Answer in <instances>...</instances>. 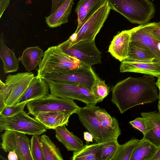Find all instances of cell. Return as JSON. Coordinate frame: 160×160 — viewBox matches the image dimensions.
Listing matches in <instances>:
<instances>
[{
    "instance_id": "cell-43",
    "label": "cell",
    "mask_w": 160,
    "mask_h": 160,
    "mask_svg": "<svg viewBox=\"0 0 160 160\" xmlns=\"http://www.w3.org/2000/svg\"><path fill=\"white\" fill-rule=\"evenodd\" d=\"M159 22V23H160V21Z\"/></svg>"
},
{
    "instance_id": "cell-6",
    "label": "cell",
    "mask_w": 160,
    "mask_h": 160,
    "mask_svg": "<svg viewBox=\"0 0 160 160\" xmlns=\"http://www.w3.org/2000/svg\"><path fill=\"white\" fill-rule=\"evenodd\" d=\"M26 106L33 116L41 112H64L76 113L81 107L73 100L58 97L50 94L43 98L29 101Z\"/></svg>"
},
{
    "instance_id": "cell-2",
    "label": "cell",
    "mask_w": 160,
    "mask_h": 160,
    "mask_svg": "<svg viewBox=\"0 0 160 160\" xmlns=\"http://www.w3.org/2000/svg\"><path fill=\"white\" fill-rule=\"evenodd\" d=\"M111 8L133 23H149L155 14L153 3L149 0H107Z\"/></svg>"
},
{
    "instance_id": "cell-12",
    "label": "cell",
    "mask_w": 160,
    "mask_h": 160,
    "mask_svg": "<svg viewBox=\"0 0 160 160\" xmlns=\"http://www.w3.org/2000/svg\"><path fill=\"white\" fill-rule=\"evenodd\" d=\"M34 77L32 72H28L9 75L6 77L5 82L10 85L11 89L5 107L11 106L17 103L26 92Z\"/></svg>"
},
{
    "instance_id": "cell-5",
    "label": "cell",
    "mask_w": 160,
    "mask_h": 160,
    "mask_svg": "<svg viewBox=\"0 0 160 160\" xmlns=\"http://www.w3.org/2000/svg\"><path fill=\"white\" fill-rule=\"evenodd\" d=\"M58 46L64 52L76 58L86 66L92 67L102 62L101 53L97 48L95 40L72 43L68 39Z\"/></svg>"
},
{
    "instance_id": "cell-37",
    "label": "cell",
    "mask_w": 160,
    "mask_h": 160,
    "mask_svg": "<svg viewBox=\"0 0 160 160\" xmlns=\"http://www.w3.org/2000/svg\"><path fill=\"white\" fill-rule=\"evenodd\" d=\"M66 0H52L50 14L53 13Z\"/></svg>"
},
{
    "instance_id": "cell-35",
    "label": "cell",
    "mask_w": 160,
    "mask_h": 160,
    "mask_svg": "<svg viewBox=\"0 0 160 160\" xmlns=\"http://www.w3.org/2000/svg\"><path fill=\"white\" fill-rule=\"evenodd\" d=\"M147 24L150 32L160 41V23L159 22L149 23Z\"/></svg>"
},
{
    "instance_id": "cell-19",
    "label": "cell",
    "mask_w": 160,
    "mask_h": 160,
    "mask_svg": "<svg viewBox=\"0 0 160 160\" xmlns=\"http://www.w3.org/2000/svg\"><path fill=\"white\" fill-rule=\"evenodd\" d=\"M72 112H41L36 114L34 118L45 125L48 129H55L64 125L68 126Z\"/></svg>"
},
{
    "instance_id": "cell-39",
    "label": "cell",
    "mask_w": 160,
    "mask_h": 160,
    "mask_svg": "<svg viewBox=\"0 0 160 160\" xmlns=\"http://www.w3.org/2000/svg\"><path fill=\"white\" fill-rule=\"evenodd\" d=\"M8 160H18L17 153L14 151H11L8 153Z\"/></svg>"
},
{
    "instance_id": "cell-38",
    "label": "cell",
    "mask_w": 160,
    "mask_h": 160,
    "mask_svg": "<svg viewBox=\"0 0 160 160\" xmlns=\"http://www.w3.org/2000/svg\"><path fill=\"white\" fill-rule=\"evenodd\" d=\"M83 137L84 140L87 142H92L93 138L92 135L89 132H83Z\"/></svg>"
},
{
    "instance_id": "cell-11",
    "label": "cell",
    "mask_w": 160,
    "mask_h": 160,
    "mask_svg": "<svg viewBox=\"0 0 160 160\" xmlns=\"http://www.w3.org/2000/svg\"><path fill=\"white\" fill-rule=\"evenodd\" d=\"M95 106L86 105L81 108L77 114L81 122L93 136L95 143L101 144L114 139L105 131L96 118Z\"/></svg>"
},
{
    "instance_id": "cell-27",
    "label": "cell",
    "mask_w": 160,
    "mask_h": 160,
    "mask_svg": "<svg viewBox=\"0 0 160 160\" xmlns=\"http://www.w3.org/2000/svg\"><path fill=\"white\" fill-rule=\"evenodd\" d=\"M121 146L118 139L100 144L98 152V160H113Z\"/></svg>"
},
{
    "instance_id": "cell-44",
    "label": "cell",
    "mask_w": 160,
    "mask_h": 160,
    "mask_svg": "<svg viewBox=\"0 0 160 160\" xmlns=\"http://www.w3.org/2000/svg\"><path fill=\"white\" fill-rule=\"evenodd\" d=\"M152 1H153L154 0H152Z\"/></svg>"
},
{
    "instance_id": "cell-15",
    "label": "cell",
    "mask_w": 160,
    "mask_h": 160,
    "mask_svg": "<svg viewBox=\"0 0 160 160\" xmlns=\"http://www.w3.org/2000/svg\"><path fill=\"white\" fill-rule=\"evenodd\" d=\"M121 72H133L160 78V60L151 62H137L125 59L120 65Z\"/></svg>"
},
{
    "instance_id": "cell-14",
    "label": "cell",
    "mask_w": 160,
    "mask_h": 160,
    "mask_svg": "<svg viewBox=\"0 0 160 160\" xmlns=\"http://www.w3.org/2000/svg\"><path fill=\"white\" fill-rule=\"evenodd\" d=\"M131 38L130 29L122 31L114 37L108 52L121 62L126 59L128 57Z\"/></svg>"
},
{
    "instance_id": "cell-25",
    "label": "cell",
    "mask_w": 160,
    "mask_h": 160,
    "mask_svg": "<svg viewBox=\"0 0 160 160\" xmlns=\"http://www.w3.org/2000/svg\"><path fill=\"white\" fill-rule=\"evenodd\" d=\"M40 140L45 160H63L59 148L48 136L42 135Z\"/></svg>"
},
{
    "instance_id": "cell-42",
    "label": "cell",
    "mask_w": 160,
    "mask_h": 160,
    "mask_svg": "<svg viewBox=\"0 0 160 160\" xmlns=\"http://www.w3.org/2000/svg\"><path fill=\"white\" fill-rule=\"evenodd\" d=\"M158 48L159 50L160 51V42L158 43Z\"/></svg>"
},
{
    "instance_id": "cell-18",
    "label": "cell",
    "mask_w": 160,
    "mask_h": 160,
    "mask_svg": "<svg viewBox=\"0 0 160 160\" xmlns=\"http://www.w3.org/2000/svg\"><path fill=\"white\" fill-rule=\"evenodd\" d=\"M107 0H79L75 12L78 16V30Z\"/></svg>"
},
{
    "instance_id": "cell-23",
    "label": "cell",
    "mask_w": 160,
    "mask_h": 160,
    "mask_svg": "<svg viewBox=\"0 0 160 160\" xmlns=\"http://www.w3.org/2000/svg\"><path fill=\"white\" fill-rule=\"evenodd\" d=\"M44 52L43 50L38 46L28 47L23 51L21 61L26 71L30 72L39 65Z\"/></svg>"
},
{
    "instance_id": "cell-10",
    "label": "cell",
    "mask_w": 160,
    "mask_h": 160,
    "mask_svg": "<svg viewBox=\"0 0 160 160\" xmlns=\"http://www.w3.org/2000/svg\"><path fill=\"white\" fill-rule=\"evenodd\" d=\"M26 135L16 131L5 130L1 136L2 148L6 152L15 151L19 160H33L30 141Z\"/></svg>"
},
{
    "instance_id": "cell-7",
    "label": "cell",
    "mask_w": 160,
    "mask_h": 160,
    "mask_svg": "<svg viewBox=\"0 0 160 160\" xmlns=\"http://www.w3.org/2000/svg\"><path fill=\"white\" fill-rule=\"evenodd\" d=\"M111 8L108 0L68 39L72 43L93 40L107 18Z\"/></svg>"
},
{
    "instance_id": "cell-9",
    "label": "cell",
    "mask_w": 160,
    "mask_h": 160,
    "mask_svg": "<svg viewBox=\"0 0 160 160\" xmlns=\"http://www.w3.org/2000/svg\"><path fill=\"white\" fill-rule=\"evenodd\" d=\"M45 80L49 85L50 94L54 96L77 100L86 105H96L97 103L91 91L79 84Z\"/></svg>"
},
{
    "instance_id": "cell-16",
    "label": "cell",
    "mask_w": 160,
    "mask_h": 160,
    "mask_svg": "<svg viewBox=\"0 0 160 160\" xmlns=\"http://www.w3.org/2000/svg\"><path fill=\"white\" fill-rule=\"evenodd\" d=\"M141 115L144 119L147 128V132L142 138L160 149V112H142Z\"/></svg>"
},
{
    "instance_id": "cell-3",
    "label": "cell",
    "mask_w": 160,
    "mask_h": 160,
    "mask_svg": "<svg viewBox=\"0 0 160 160\" xmlns=\"http://www.w3.org/2000/svg\"><path fill=\"white\" fill-rule=\"evenodd\" d=\"M85 65L76 58L65 53L57 46L48 48L44 52L37 75L52 72H64Z\"/></svg>"
},
{
    "instance_id": "cell-17",
    "label": "cell",
    "mask_w": 160,
    "mask_h": 160,
    "mask_svg": "<svg viewBox=\"0 0 160 160\" xmlns=\"http://www.w3.org/2000/svg\"><path fill=\"white\" fill-rule=\"evenodd\" d=\"M49 90L48 82L42 78L37 75L34 77L24 94L14 105L45 97L50 94Z\"/></svg>"
},
{
    "instance_id": "cell-40",
    "label": "cell",
    "mask_w": 160,
    "mask_h": 160,
    "mask_svg": "<svg viewBox=\"0 0 160 160\" xmlns=\"http://www.w3.org/2000/svg\"><path fill=\"white\" fill-rule=\"evenodd\" d=\"M156 85L158 88L159 91V101L158 104V107L159 112H160V78H158V80L156 82Z\"/></svg>"
},
{
    "instance_id": "cell-13",
    "label": "cell",
    "mask_w": 160,
    "mask_h": 160,
    "mask_svg": "<svg viewBox=\"0 0 160 160\" xmlns=\"http://www.w3.org/2000/svg\"><path fill=\"white\" fill-rule=\"evenodd\" d=\"M130 30V43L147 49L156 59L160 60V51L158 48L160 41L150 32L147 24L140 25Z\"/></svg>"
},
{
    "instance_id": "cell-41",
    "label": "cell",
    "mask_w": 160,
    "mask_h": 160,
    "mask_svg": "<svg viewBox=\"0 0 160 160\" xmlns=\"http://www.w3.org/2000/svg\"><path fill=\"white\" fill-rule=\"evenodd\" d=\"M151 160H160V149L156 155L151 159Z\"/></svg>"
},
{
    "instance_id": "cell-36",
    "label": "cell",
    "mask_w": 160,
    "mask_h": 160,
    "mask_svg": "<svg viewBox=\"0 0 160 160\" xmlns=\"http://www.w3.org/2000/svg\"><path fill=\"white\" fill-rule=\"evenodd\" d=\"M11 0H0V18L8 6Z\"/></svg>"
},
{
    "instance_id": "cell-32",
    "label": "cell",
    "mask_w": 160,
    "mask_h": 160,
    "mask_svg": "<svg viewBox=\"0 0 160 160\" xmlns=\"http://www.w3.org/2000/svg\"><path fill=\"white\" fill-rule=\"evenodd\" d=\"M28 102L27 101L10 107H5L0 112V116L4 117H11L15 115L24 111L25 106Z\"/></svg>"
},
{
    "instance_id": "cell-8",
    "label": "cell",
    "mask_w": 160,
    "mask_h": 160,
    "mask_svg": "<svg viewBox=\"0 0 160 160\" xmlns=\"http://www.w3.org/2000/svg\"><path fill=\"white\" fill-rule=\"evenodd\" d=\"M97 75L92 67L83 65L71 70L47 72L40 77L57 82L79 84L91 91Z\"/></svg>"
},
{
    "instance_id": "cell-26",
    "label": "cell",
    "mask_w": 160,
    "mask_h": 160,
    "mask_svg": "<svg viewBox=\"0 0 160 160\" xmlns=\"http://www.w3.org/2000/svg\"><path fill=\"white\" fill-rule=\"evenodd\" d=\"M126 59L137 62H151L158 60L148 50L130 43L128 57Z\"/></svg>"
},
{
    "instance_id": "cell-29",
    "label": "cell",
    "mask_w": 160,
    "mask_h": 160,
    "mask_svg": "<svg viewBox=\"0 0 160 160\" xmlns=\"http://www.w3.org/2000/svg\"><path fill=\"white\" fill-rule=\"evenodd\" d=\"M141 139L132 138L121 145L113 160H130L133 152Z\"/></svg>"
},
{
    "instance_id": "cell-21",
    "label": "cell",
    "mask_w": 160,
    "mask_h": 160,
    "mask_svg": "<svg viewBox=\"0 0 160 160\" xmlns=\"http://www.w3.org/2000/svg\"><path fill=\"white\" fill-rule=\"evenodd\" d=\"M66 126L64 125L55 128L56 138L68 151L74 152L79 150L84 146L82 141L68 130Z\"/></svg>"
},
{
    "instance_id": "cell-33",
    "label": "cell",
    "mask_w": 160,
    "mask_h": 160,
    "mask_svg": "<svg viewBox=\"0 0 160 160\" xmlns=\"http://www.w3.org/2000/svg\"><path fill=\"white\" fill-rule=\"evenodd\" d=\"M11 89L10 84L0 80V112L5 106L6 101L10 94Z\"/></svg>"
},
{
    "instance_id": "cell-24",
    "label": "cell",
    "mask_w": 160,
    "mask_h": 160,
    "mask_svg": "<svg viewBox=\"0 0 160 160\" xmlns=\"http://www.w3.org/2000/svg\"><path fill=\"white\" fill-rule=\"evenodd\" d=\"M159 149L143 138L134 149L130 160H151Z\"/></svg>"
},
{
    "instance_id": "cell-1",
    "label": "cell",
    "mask_w": 160,
    "mask_h": 160,
    "mask_svg": "<svg viewBox=\"0 0 160 160\" xmlns=\"http://www.w3.org/2000/svg\"><path fill=\"white\" fill-rule=\"evenodd\" d=\"M154 77H129L112 88L111 101L122 114L135 106L152 103L159 98Z\"/></svg>"
},
{
    "instance_id": "cell-22",
    "label": "cell",
    "mask_w": 160,
    "mask_h": 160,
    "mask_svg": "<svg viewBox=\"0 0 160 160\" xmlns=\"http://www.w3.org/2000/svg\"><path fill=\"white\" fill-rule=\"evenodd\" d=\"M0 57L3 63L5 73L15 72L18 70L19 59L14 51L8 48L5 43L2 32L1 33L0 38Z\"/></svg>"
},
{
    "instance_id": "cell-34",
    "label": "cell",
    "mask_w": 160,
    "mask_h": 160,
    "mask_svg": "<svg viewBox=\"0 0 160 160\" xmlns=\"http://www.w3.org/2000/svg\"><path fill=\"white\" fill-rule=\"evenodd\" d=\"M129 123L134 128L140 131L144 136L147 132V128L144 119L142 117H138L130 121Z\"/></svg>"
},
{
    "instance_id": "cell-4",
    "label": "cell",
    "mask_w": 160,
    "mask_h": 160,
    "mask_svg": "<svg viewBox=\"0 0 160 160\" xmlns=\"http://www.w3.org/2000/svg\"><path fill=\"white\" fill-rule=\"evenodd\" d=\"M48 128L36 118L30 116L23 111L14 116H0V131L8 130L25 134L39 135Z\"/></svg>"
},
{
    "instance_id": "cell-28",
    "label": "cell",
    "mask_w": 160,
    "mask_h": 160,
    "mask_svg": "<svg viewBox=\"0 0 160 160\" xmlns=\"http://www.w3.org/2000/svg\"><path fill=\"white\" fill-rule=\"evenodd\" d=\"M100 144H86L79 150L73 152L72 160H98V152Z\"/></svg>"
},
{
    "instance_id": "cell-30",
    "label": "cell",
    "mask_w": 160,
    "mask_h": 160,
    "mask_svg": "<svg viewBox=\"0 0 160 160\" xmlns=\"http://www.w3.org/2000/svg\"><path fill=\"white\" fill-rule=\"evenodd\" d=\"M91 92L97 102H102L110 92L109 87L104 81L96 76L92 88Z\"/></svg>"
},
{
    "instance_id": "cell-31",
    "label": "cell",
    "mask_w": 160,
    "mask_h": 160,
    "mask_svg": "<svg viewBox=\"0 0 160 160\" xmlns=\"http://www.w3.org/2000/svg\"><path fill=\"white\" fill-rule=\"evenodd\" d=\"M39 135H33L30 140V148L33 160H45Z\"/></svg>"
},
{
    "instance_id": "cell-20",
    "label": "cell",
    "mask_w": 160,
    "mask_h": 160,
    "mask_svg": "<svg viewBox=\"0 0 160 160\" xmlns=\"http://www.w3.org/2000/svg\"><path fill=\"white\" fill-rule=\"evenodd\" d=\"M74 0H66L52 13L46 17L45 22L50 28H55L68 22L74 4Z\"/></svg>"
}]
</instances>
